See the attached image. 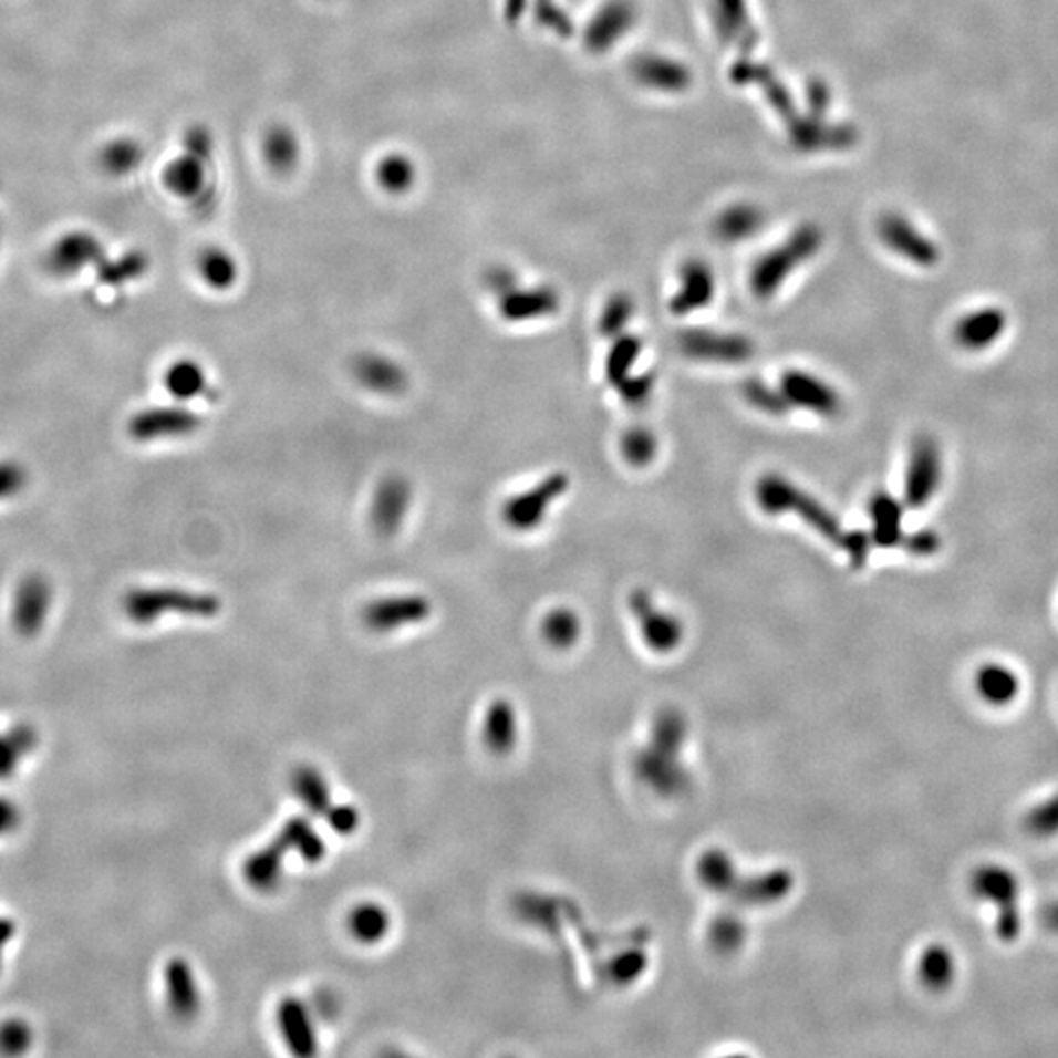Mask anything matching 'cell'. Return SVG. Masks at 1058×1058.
Wrapping results in <instances>:
<instances>
[{
    "mask_svg": "<svg viewBox=\"0 0 1058 1058\" xmlns=\"http://www.w3.org/2000/svg\"><path fill=\"white\" fill-rule=\"evenodd\" d=\"M630 608L635 615V622L640 625L641 637L649 649L666 655V653H673L683 643V623L678 622L675 615L655 606L647 590L632 592Z\"/></svg>",
    "mask_w": 1058,
    "mask_h": 1058,
    "instance_id": "cell-10",
    "label": "cell"
},
{
    "mask_svg": "<svg viewBox=\"0 0 1058 1058\" xmlns=\"http://www.w3.org/2000/svg\"><path fill=\"white\" fill-rule=\"evenodd\" d=\"M581 620L569 608H557L541 623L543 640L556 649H569L581 637Z\"/></svg>",
    "mask_w": 1058,
    "mask_h": 1058,
    "instance_id": "cell-41",
    "label": "cell"
},
{
    "mask_svg": "<svg viewBox=\"0 0 1058 1058\" xmlns=\"http://www.w3.org/2000/svg\"><path fill=\"white\" fill-rule=\"evenodd\" d=\"M163 185L173 197L183 200L203 198L208 185V159L185 149V154L172 159L163 169Z\"/></svg>",
    "mask_w": 1058,
    "mask_h": 1058,
    "instance_id": "cell-23",
    "label": "cell"
},
{
    "mask_svg": "<svg viewBox=\"0 0 1058 1058\" xmlns=\"http://www.w3.org/2000/svg\"><path fill=\"white\" fill-rule=\"evenodd\" d=\"M1041 923L1045 930L1058 935V900H1050L1041 907Z\"/></svg>",
    "mask_w": 1058,
    "mask_h": 1058,
    "instance_id": "cell-53",
    "label": "cell"
},
{
    "mask_svg": "<svg viewBox=\"0 0 1058 1058\" xmlns=\"http://www.w3.org/2000/svg\"><path fill=\"white\" fill-rule=\"evenodd\" d=\"M620 452L632 467H647L657 457V437L647 427H630L622 436Z\"/></svg>",
    "mask_w": 1058,
    "mask_h": 1058,
    "instance_id": "cell-42",
    "label": "cell"
},
{
    "mask_svg": "<svg viewBox=\"0 0 1058 1058\" xmlns=\"http://www.w3.org/2000/svg\"><path fill=\"white\" fill-rule=\"evenodd\" d=\"M146 257H124L122 261H116V263H108L104 264V267H101V279H103L106 284H122V282H128L132 281V279H137L139 274L146 271Z\"/></svg>",
    "mask_w": 1058,
    "mask_h": 1058,
    "instance_id": "cell-47",
    "label": "cell"
},
{
    "mask_svg": "<svg viewBox=\"0 0 1058 1058\" xmlns=\"http://www.w3.org/2000/svg\"><path fill=\"white\" fill-rule=\"evenodd\" d=\"M376 183L391 195H404L416 185L418 169L408 155H384L375 169Z\"/></svg>",
    "mask_w": 1058,
    "mask_h": 1058,
    "instance_id": "cell-36",
    "label": "cell"
},
{
    "mask_svg": "<svg viewBox=\"0 0 1058 1058\" xmlns=\"http://www.w3.org/2000/svg\"><path fill=\"white\" fill-rule=\"evenodd\" d=\"M1021 826L1035 839L1058 837V790L1041 796L1025 810Z\"/></svg>",
    "mask_w": 1058,
    "mask_h": 1058,
    "instance_id": "cell-39",
    "label": "cell"
},
{
    "mask_svg": "<svg viewBox=\"0 0 1058 1058\" xmlns=\"http://www.w3.org/2000/svg\"><path fill=\"white\" fill-rule=\"evenodd\" d=\"M324 820L328 821V826H330L335 833H340V836H351V833L359 828L361 816H359V811L355 810L353 806H350V803H335Z\"/></svg>",
    "mask_w": 1058,
    "mask_h": 1058,
    "instance_id": "cell-50",
    "label": "cell"
},
{
    "mask_svg": "<svg viewBox=\"0 0 1058 1058\" xmlns=\"http://www.w3.org/2000/svg\"><path fill=\"white\" fill-rule=\"evenodd\" d=\"M821 241L823 236L818 226H802L778 248L759 257L749 274L753 294L760 300L772 299L782 282L820 251Z\"/></svg>",
    "mask_w": 1058,
    "mask_h": 1058,
    "instance_id": "cell-4",
    "label": "cell"
},
{
    "mask_svg": "<svg viewBox=\"0 0 1058 1058\" xmlns=\"http://www.w3.org/2000/svg\"><path fill=\"white\" fill-rule=\"evenodd\" d=\"M28 469L14 459L0 461V502H9L28 487Z\"/></svg>",
    "mask_w": 1058,
    "mask_h": 1058,
    "instance_id": "cell-46",
    "label": "cell"
},
{
    "mask_svg": "<svg viewBox=\"0 0 1058 1058\" xmlns=\"http://www.w3.org/2000/svg\"><path fill=\"white\" fill-rule=\"evenodd\" d=\"M163 384L175 401H195L208 391V376L195 359H179L165 371Z\"/></svg>",
    "mask_w": 1058,
    "mask_h": 1058,
    "instance_id": "cell-30",
    "label": "cell"
},
{
    "mask_svg": "<svg viewBox=\"0 0 1058 1058\" xmlns=\"http://www.w3.org/2000/svg\"><path fill=\"white\" fill-rule=\"evenodd\" d=\"M632 73L640 85L661 93H683L692 81L691 71L683 63L657 55L637 58L632 63Z\"/></svg>",
    "mask_w": 1058,
    "mask_h": 1058,
    "instance_id": "cell-24",
    "label": "cell"
},
{
    "mask_svg": "<svg viewBox=\"0 0 1058 1058\" xmlns=\"http://www.w3.org/2000/svg\"><path fill=\"white\" fill-rule=\"evenodd\" d=\"M391 923H393L391 922V915L384 910L383 905L367 902V904H359L350 913L348 925H350L351 935L355 940L365 943V945H373V943H378L388 935Z\"/></svg>",
    "mask_w": 1058,
    "mask_h": 1058,
    "instance_id": "cell-37",
    "label": "cell"
},
{
    "mask_svg": "<svg viewBox=\"0 0 1058 1058\" xmlns=\"http://www.w3.org/2000/svg\"><path fill=\"white\" fill-rule=\"evenodd\" d=\"M741 393L753 408H757L767 416L780 418V416H785L786 412L790 411V404L786 401L782 391L775 388V386H768L760 378H747L743 383Z\"/></svg>",
    "mask_w": 1058,
    "mask_h": 1058,
    "instance_id": "cell-43",
    "label": "cell"
},
{
    "mask_svg": "<svg viewBox=\"0 0 1058 1058\" xmlns=\"http://www.w3.org/2000/svg\"><path fill=\"white\" fill-rule=\"evenodd\" d=\"M198 274L214 291H228L238 281V261L222 248H206L198 256Z\"/></svg>",
    "mask_w": 1058,
    "mask_h": 1058,
    "instance_id": "cell-34",
    "label": "cell"
},
{
    "mask_svg": "<svg viewBox=\"0 0 1058 1058\" xmlns=\"http://www.w3.org/2000/svg\"><path fill=\"white\" fill-rule=\"evenodd\" d=\"M292 790L299 796L300 802L304 803L308 810L317 813L320 818H325L335 806L330 788H328L324 777L318 772L317 768H299L292 777Z\"/></svg>",
    "mask_w": 1058,
    "mask_h": 1058,
    "instance_id": "cell-35",
    "label": "cell"
},
{
    "mask_svg": "<svg viewBox=\"0 0 1058 1058\" xmlns=\"http://www.w3.org/2000/svg\"><path fill=\"white\" fill-rule=\"evenodd\" d=\"M623 404L632 408H641L647 404L651 394L655 391V375L653 373H640V375H627L622 383L614 386Z\"/></svg>",
    "mask_w": 1058,
    "mask_h": 1058,
    "instance_id": "cell-45",
    "label": "cell"
},
{
    "mask_svg": "<svg viewBox=\"0 0 1058 1058\" xmlns=\"http://www.w3.org/2000/svg\"><path fill=\"white\" fill-rule=\"evenodd\" d=\"M635 22V7L630 0H610L587 28V48L590 52L602 53L610 50L625 32H630Z\"/></svg>",
    "mask_w": 1058,
    "mask_h": 1058,
    "instance_id": "cell-21",
    "label": "cell"
},
{
    "mask_svg": "<svg viewBox=\"0 0 1058 1058\" xmlns=\"http://www.w3.org/2000/svg\"><path fill=\"white\" fill-rule=\"evenodd\" d=\"M53 604L50 579L32 572L18 582L12 598V623L22 635H34L43 627Z\"/></svg>",
    "mask_w": 1058,
    "mask_h": 1058,
    "instance_id": "cell-11",
    "label": "cell"
},
{
    "mask_svg": "<svg viewBox=\"0 0 1058 1058\" xmlns=\"http://www.w3.org/2000/svg\"><path fill=\"white\" fill-rule=\"evenodd\" d=\"M956 974V955L943 943H931L917 956V978L927 990H947L955 984Z\"/></svg>",
    "mask_w": 1058,
    "mask_h": 1058,
    "instance_id": "cell-27",
    "label": "cell"
},
{
    "mask_svg": "<svg viewBox=\"0 0 1058 1058\" xmlns=\"http://www.w3.org/2000/svg\"><path fill=\"white\" fill-rule=\"evenodd\" d=\"M261 154L271 172L289 175L300 159L299 137L287 126H273L264 134Z\"/></svg>",
    "mask_w": 1058,
    "mask_h": 1058,
    "instance_id": "cell-31",
    "label": "cell"
},
{
    "mask_svg": "<svg viewBox=\"0 0 1058 1058\" xmlns=\"http://www.w3.org/2000/svg\"><path fill=\"white\" fill-rule=\"evenodd\" d=\"M222 610V602L208 592L169 589L129 590L124 598V612L132 622L154 623L165 614L190 615V618H214Z\"/></svg>",
    "mask_w": 1058,
    "mask_h": 1058,
    "instance_id": "cell-5",
    "label": "cell"
},
{
    "mask_svg": "<svg viewBox=\"0 0 1058 1058\" xmlns=\"http://www.w3.org/2000/svg\"><path fill=\"white\" fill-rule=\"evenodd\" d=\"M829 96H831V94H829L828 86L821 85V83H816V85L810 86V103L811 106L816 108V112H818V116L828 108Z\"/></svg>",
    "mask_w": 1058,
    "mask_h": 1058,
    "instance_id": "cell-54",
    "label": "cell"
},
{
    "mask_svg": "<svg viewBox=\"0 0 1058 1058\" xmlns=\"http://www.w3.org/2000/svg\"><path fill=\"white\" fill-rule=\"evenodd\" d=\"M353 375L371 393L396 396L408 386V373L401 363L381 353H363L353 361Z\"/></svg>",
    "mask_w": 1058,
    "mask_h": 1058,
    "instance_id": "cell-20",
    "label": "cell"
},
{
    "mask_svg": "<svg viewBox=\"0 0 1058 1058\" xmlns=\"http://www.w3.org/2000/svg\"><path fill=\"white\" fill-rule=\"evenodd\" d=\"M780 391L790 408L796 406L821 418H836L841 412V396L820 376L803 371H788L780 378Z\"/></svg>",
    "mask_w": 1058,
    "mask_h": 1058,
    "instance_id": "cell-13",
    "label": "cell"
},
{
    "mask_svg": "<svg viewBox=\"0 0 1058 1058\" xmlns=\"http://www.w3.org/2000/svg\"><path fill=\"white\" fill-rule=\"evenodd\" d=\"M755 498L763 512L768 516L796 514L811 529H816L821 538L828 539L829 543L837 546L843 536V528L837 520L836 514L826 508L818 498L796 487L792 480H788L782 475L777 473L763 475L759 483L755 485Z\"/></svg>",
    "mask_w": 1058,
    "mask_h": 1058,
    "instance_id": "cell-3",
    "label": "cell"
},
{
    "mask_svg": "<svg viewBox=\"0 0 1058 1058\" xmlns=\"http://www.w3.org/2000/svg\"><path fill=\"white\" fill-rule=\"evenodd\" d=\"M1007 317L996 307L978 308L961 318L953 330V340L961 350L984 351L999 342L1006 333Z\"/></svg>",
    "mask_w": 1058,
    "mask_h": 1058,
    "instance_id": "cell-19",
    "label": "cell"
},
{
    "mask_svg": "<svg viewBox=\"0 0 1058 1058\" xmlns=\"http://www.w3.org/2000/svg\"><path fill=\"white\" fill-rule=\"evenodd\" d=\"M902 546H904L905 551H910L912 556L930 557L940 551L941 539L933 529H920V531H913L910 536H904Z\"/></svg>",
    "mask_w": 1058,
    "mask_h": 1058,
    "instance_id": "cell-51",
    "label": "cell"
},
{
    "mask_svg": "<svg viewBox=\"0 0 1058 1058\" xmlns=\"http://www.w3.org/2000/svg\"><path fill=\"white\" fill-rule=\"evenodd\" d=\"M943 480V453L937 439L920 436L913 439L904 478V504L907 508H923L937 495Z\"/></svg>",
    "mask_w": 1058,
    "mask_h": 1058,
    "instance_id": "cell-6",
    "label": "cell"
},
{
    "mask_svg": "<svg viewBox=\"0 0 1058 1058\" xmlns=\"http://www.w3.org/2000/svg\"><path fill=\"white\" fill-rule=\"evenodd\" d=\"M879 234L886 248L904 257L905 261L920 267H931L940 261L937 246L898 214H888L880 220Z\"/></svg>",
    "mask_w": 1058,
    "mask_h": 1058,
    "instance_id": "cell-16",
    "label": "cell"
},
{
    "mask_svg": "<svg viewBox=\"0 0 1058 1058\" xmlns=\"http://www.w3.org/2000/svg\"><path fill=\"white\" fill-rule=\"evenodd\" d=\"M872 546L890 549L904 539V504L888 492H877L869 502Z\"/></svg>",
    "mask_w": 1058,
    "mask_h": 1058,
    "instance_id": "cell-26",
    "label": "cell"
},
{
    "mask_svg": "<svg viewBox=\"0 0 1058 1058\" xmlns=\"http://www.w3.org/2000/svg\"><path fill=\"white\" fill-rule=\"evenodd\" d=\"M200 426L203 419L198 418V414L175 404L137 412L128 422V432L137 442H162L193 436Z\"/></svg>",
    "mask_w": 1058,
    "mask_h": 1058,
    "instance_id": "cell-9",
    "label": "cell"
},
{
    "mask_svg": "<svg viewBox=\"0 0 1058 1058\" xmlns=\"http://www.w3.org/2000/svg\"><path fill=\"white\" fill-rule=\"evenodd\" d=\"M277 1024L289 1049L299 1057H312L318 1050L317 1033L307 1007L297 998L282 999L277 1007Z\"/></svg>",
    "mask_w": 1058,
    "mask_h": 1058,
    "instance_id": "cell-25",
    "label": "cell"
},
{
    "mask_svg": "<svg viewBox=\"0 0 1058 1058\" xmlns=\"http://www.w3.org/2000/svg\"><path fill=\"white\" fill-rule=\"evenodd\" d=\"M561 307V299L551 287H536V289H520L504 292L500 297V314L508 322H529L539 318L556 314Z\"/></svg>",
    "mask_w": 1058,
    "mask_h": 1058,
    "instance_id": "cell-22",
    "label": "cell"
},
{
    "mask_svg": "<svg viewBox=\"0 0 1058 1058\" xmlns=\"http://www.w3.org/2000/svg\"><path fill=\"white\" fill-rule=\"evenodd\" d=\"M165 978H167V992H169V999H172L175 1014L183 1017L195 1016L198 1012L200 998H198L197 982H195V974L190 971V966L185 961L175 958L167 966Z\"/></svg>",
    "mask_w": 1058,
    "mask_h": 1058,
    "instance_id": "cell-32",
    "label": "cell"
},
{
    "mask_svg": "<svg viewBox=\"0 0 1058 1058\" xmlns=\"http://www.w3.org/2000/svg\"><path fill=\"white\" fill-rule=\"evenodd\" d=\"M485 282H487L488 291L495 292L498 297H502L504 292L512 291L514 287H518L516 273L510 271L508 267H502V264L492 267L485 277Z\"/></svg>",
    "mask_w": 1058,
    "mask_h": 1058,
    "instance_id": "cell-52",
    "label": "cell"
},
{
    "mask_svg": "<svg viewBox=\"0 0 1058 1058\" xmlns=\"http://www.w3.org/2000/svg\"><path fill=\"white\" fill-rule=\"evenodd\" d=\"M837 546L846 551L847 559H849V563L853 564L854 569H861L862 564L867 563V557L871 551V533L861 531V529H853V531H847V533L843 531V536H841Z\"/></svg>",
    "mask_w": 1058,
    "mask_h": 1058,
    "instance_id": "cell-48",
    "label": "cell"
},
{
    "mask_svg": "<svg viewBox=\"0 0 1058 1058\" xmlns=\"http://www.w3.org/2000/svg\"><path fill=\"white\" fill-rule=\"evenodd\" d=\"M684 357L702 363L735 365L745 363L755 355V345L743 333L716 332L704 328H688L676 338Z\"/></svg>",
    "mask_w": 1058,
    "mask_h": 1058,
    "instance_id": "cell-7",
    "label": "cell"
},
{
    "mask_svg": "<svg viewBox=\"0 0 1058 1058\" xmlns=\"http://www.w3.org/2000/svg\"><path fill=\"white\" fill-rule=\"evenodd\" d=\"M483 737L488 749L496 755L512 751L518 737V722H516V709L510 702L496 701L490 704L483 724Z\"/></svg>",
    "mask_w": 1058,
    "mask_h": 1058,
    "instance_id": "cell-29",
    "label": "cell"
},
{
    "mask_svg": "<svg viewBox=\"0 0 1058 1058\" xmlns=\"http://www.w3.org/2000/svg\"><path fill=\"white\" fill-rule=\"evenodd\" d=\"M412 506V485L401 475L384 478L376 487L371 504V523L378 536L393 538L401 531L402 523Z\"/></svg>",
    "mask_w": 1058,
    "mask_h": 1058,
    "instance_id": "cell-15",
    "label": "cell"
},
{
    "mask_svg": "<svg viewBox=\"0 0 1058 1058\" xmlns=\"http://www.w3.org/2000/svg\"><path fill=\"white\" fill-rule=\"evenodd\" d=\"M103 259V243L91 231H69L61 236L48 251L45 263L53 277L69 279L81 273L89 264Z\"/></svg>",
    "mask_w": 1058,
    "mask_h": 1058,
    "instance_id": "cell-14",
    "label": "cell"
},
{
    "mask_svg": "<svg viewBox=\"0 0 1058 1058\" xmlns=\"http://www.w3.org/2000/svg\"><path fill=\"white\" fill-rule=\"evenodd\" d=\"M291 849L307 862H320L325 857L324 841L317 829L307 818H292L269 846L249 857L243 864V877L256 890H273L281 880L282 862Z\"/></svg>",
    "mask_w": 1058,
    "mask_h": 1058,
    "instance_id": "cell-2",
    "label": "cell"
},
{
    "mask_svg": "<svg viewBox=\"0 0 1058 1058\" xmlns=\"http://www.w3.org/2000/svg\"><path fill=\"white\" fill-rule=\"evenodd\" d=\"M716 294V279L708 263L701 259H691L681 269V284L668 308L675 317H688L704 310Z\"/></svg>",
    "mask_w": 1058,
    "mask_h": 1058,
    "instance_id": "cell-18",
    "label": "cell"
},
{
    "mask_svg": "<svg viewBox=\"0 0 1058 1058\" xmlns=\"http://www.w3.org/2000/svg\"><path fill=\"white\" fill-rule=\"evenodd\" d=\"M432 615V602L422 594H396L373 600L365 612L363 622L369 630L386 633L401 630L406 625L426 622Z\"/></svg>",
    "mask_w": 1058,
    "mask_h": 1058,
    "instance_id": "cell-12",
    "label": "cell"
},
{
    "mask_svg": "<svg viewBox=\"0 0 1058 1058\" xmlns=\"http://www.w3.org/2000/svg\"><path fill=\"white\" fill-rule=\"evenodd\" d=\"M641 351H643V342L637 335H630V333L623 335L622 333V335L614 338V343L608 351L606 363H604L608 383L618 386L625 376L632 375Z\"/></svg>",
    "mask_w": 1058,
    "mask_h": 1058,
    "instance_id": "cell-38",
    "label": "cell"
},
{
    "mask_svg": "<svg viewBox=\"0 0 1058 1058\" xmlns=\"http://www.w3.org/2000/svg\"><path fill=\"white\" fill-rule=\"evenodd\" d=\"M714 22H716L719 40L735 43L741 50L755 48L757 32L749 20L745 0H716Z\"/></svg>",
    "mask_w": 1058,
    "mask_h": 1058,
    "instance_id": "cell-28",
    "label": "cell"
},
{
    "mask_svg": "<svg viewBox=\"0 0 1058 1058\" xmlns=\"http://www.w3.org/2000/svg\"><path fill=\"white\" fill-rule=\"evenodd\" d=\"M144 162V147L132 137H118L108 142L101 152V165L104 172L114 177H124L136 172Z\"/></svg>",
    "mask_w": 1058,
    "mask_h": 1058,
    "instance_id": "cell-40",
    "label": "cell"
},
{
    "mask_svg": "<svg viewBox=\"0 0 1058 1058\" xmlns=\"http://www.w3.org/2000/svg\"><path fill=\"white\" fill-rule=\"evenodd\" d=\"M968 890L978 904L990 905L994 935L1012 945L1025 931L1024 884L1004 862H982L968 879Z\"/></svg>",
    "mask_w": 1058,
    "mask_h": 1058,
    "instance_id": "cell-1",
    "label": "cell"
},
{
    "mask_svg": "<svg viewBox=\"0 0 1058 1058\" xmlns=\"http://www.w3.org/2000/svg\"><path fill=\"white\" fill-rule=\"evenodd\" d=\"M743 937H745V930H743L739 920L722 917V920H717L716 925L712 927V941H714V945H716L719 951L739 947Z\"/></svg>",
    "mask_w": 1058,
    "mask_h": 1058,
    "instance_id": "cell-49",
    "label": "cell"
},
{
    "mask_svg": "<svg viewBox=\"0 0 1058 1058\" xmlns=\"http://www.w3.org/2000/svg\"><path fill=\"white\" fill-rule=\"evenodd\" d=\"M632 317L633 300L627 294L618 292V294L608 299L606 307H604L600 320H598V330L602 335L614 340L618 335H622Z\"/></svg>",
    "mask_w": 1058,
    "mask_h": 1058,
    "instance_id": "cell-44",
    "label": "cell"
},
{
    "mask_svg": "<svg viewBox=\"0 0 1058 1058\" xmlns=\"http://www.w3.org/2000/svg\"><path fill=\"white\" fill-rule=\"evenodd\" d=\"M974 692L978 701L992 709H1007L1016 706L1024 681L1016 668L999 661H988L974 673Z\"/></svg>",
    "mask_w": 1058,
    "mask_h": 1058,
    "instance_id": "cell-17",
    "label": "cell"
},
{
    "mask_svg": "<svg viewBox=\"0 0 1058 1058\" xmlns=\"http://www.w3.org/2000/svg\"><path fill=\"white\" fill-rule=\"evenodd\" d=\"M760 226H763V214L759 208L735 205L717 216L714 231L722 241L735 243V241L751 238L753 234L759 231Z\"/></svg>",
    "mask_w": 1058,
    "mask_h": 1058,
    "instance_id": "cell-33",
    "label": "cell"
},
{
    "mask_svg": "<svg viewBox=\"0 0 1058 1058\" xmlns=\"http://www.w3.org/2000/svg\"><path fill=\"white\" fill-rule=\"evenodd\" d=\"M569 490V477L563 473H553L543 478L536 487L512 496L504 504L502 518L516 531H531L546 520L553 504Z\"/></svg>",
    "mask_w": 1058,
    "mask_h": 1058,
    "instance_id": "cell-8",
    "label": "cell"
}]
</instances>
